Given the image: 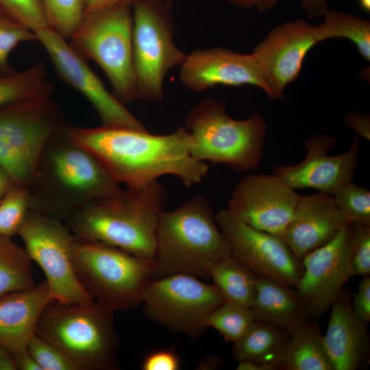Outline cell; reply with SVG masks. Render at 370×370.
Wrapping results in <instances>:
<instances>
[{
	"label": "cell",
	"instance_id": "1",
	"mask_svg": "<svg viewBox=\"0 0 370 370\" xmlns=\"http://www.w3.org/2000/svg\"><path fill=\"white\" fill-rule=\"evenodd\" d=\"M67 131L78 145L95 156L114 180L134 188L172 175L186 186L200 183L208 166L190 154L192 138L188 130L155 135L147 130L125 126L96 127L69 125Z\"/></svg>",
	"mask_w": 370,
	"mask_h": 370
},
{
	"label": "cell",
	"instance_id": "2",
	"mask_svg": "<svg viewBox=\"0 0 370 370\" xmlns=\"http://www.w3.org/2000/svg\"><path fill=\"white\" fill-rule=\"evenodd\" d=\"M68 125L48 141L26 187L29 210L64 221L120 188L101 162L71 138Z\"/></svg>",
	"mask_w": 370,
	"mask_h": 370
},
{
	"label": "cell",
	"instance_id": "3",
	"mask_svg": "<svg viewBox=\"0 0 370 370\" xmlns=\"http://www.w3.org/2000/svg\"><path fill=\"white\" fill-rule=\"evenodd\" d=\"M166 201L165 188L155 180L139 187L119 188L90 201L65 222L77 238L153 259L158 221Z\"/></svg>",
	"mask_w": 370,
	"mask_h": 370
},
{
	"label": "cell",
	"instance_id": "4",
	"mask_svg": "<svg viewBox=\"0 0 370 370\" xmlns=\"http://www.w3.org/2000/svg\"><path fill=\"white\" fill-rule=\"evenodd\" d=\"M231 256L229 243L205 197L195 196L177 208L160 213L153 279L177 273L209 279L211 267Z\"/></svg>",
	"mask_w": 370,
	"mask_h": 370
},
{
	"label": "cell",
	"instance_id": "5",
	"mask_svg": "<svg viewBox=\"0 0 370 370\" xmlns=\"http://www.w3.org/2000/svg\"><path fill=\"white\" fill-rule=\"evenodd\" d=\"M113 312L96 300L52 301L40 317L36 334L58 347L77 370L117 369L119 341Z\"/></svg>",
	"mask_w": 370,
	"mask_h": 370
},
{
	"label": "cell",
	"instance_id": "6",
	"mask_svg": "<svg viewBox=\"0 0 370 370\" xmlns=\"http://www.w3.org/2000/svg\"><path fill=\"white\" fill-rule=\"evenodd\" d=\"M185 123L195 160L226 164L239 172L258 169L268 130L260 114L253 112L237 120L227 114L223 102L209 98L190 110Z\"/></svg>",
	"mask_w": 370,
	"mask_h": 370
},
{
	"label": "cell",
	"instance_id": "7",
	"mask_svg": "<svg viewBox=\"0 0 370 370\" xmlns=\"http://www.w3.org/2000/svg\"><path fill=\"white\" fill-rule=\"evenodd\" d=\"M73 262L77 278L95 299L114 312L142 304L153 279V259L142 258L103 243L76 237Z\"/></svg>",
	"mask_w": 370,
	"mask_h": 370
},
{
	"label": "cell",
	"instance_id": "8",
	"mask_svg": "<svg viewBox=\"0 0 370 370\" xmlns=\"http://www.w3.org/2000/svg\"><path fill=\"white\" fill-rule=\"evenodd\" d=\"M132 2L86 13L71 35V46L95 61L123 104L138 99L132 56Z\"/></svg>",
	"mask_w": 370,
	"mask_h": 370
},
{
	"label": "cell",
	"instance_id": "9",
	"mask_svg": "<svg viewBox=\"0 0 370 370\" xmlns=\"http://www.w3.org/2000/svg\"><path fill=\"white\" fill-rule=\"evenodd\" d=\"M132 56L138 99L162 101L168 72L187 53L174 42V21L166 0H133Z\"/></svg>",
	"mask_w": 370,
	"mask_h": 370
},
{
	"label": "cell",
	"instance_id": "10",
	"mask_svg": "<svg viewBox=\"0 0 370 370\" xmlns=\"http://www.w3.org/2000/svg\"><path fill=\"white\" fill-rule=\"evenodd\" d=\"M67 125L51 97L0 108V166L15 184L28 186L45 145Z\"/></svg>",
	"mask_w": 370,
	"mask_h": 370
},
{
	"label": "cell",
	"instance_id": "11",
	"mask_svg": "<svg viewBox=\"0 0 370 370\" xmlns=\"http://www.w3.org/2000/svg\"><path fill=\"white\" fill-rule=\"evenodd\" d=\"M62 221L29 210L18 235L32 261L43 271L53 301L92 302L95 298L79 281L73 266L76 236Z\"/></svg>",
	"mask_w": 370,
	"mask_h": 370
},
{
	"label": "cell",
	"instance_id": "12",
	"mask_svg": "<svg viewBox=\"0 0 370 370\" xmlns=\"http://www.w3.org/2000/svg\"><path fill=\"white\" fill-rule=\"evenodd\" d=\"M224 301L213 284L192 275L177 273L153 279L142 304L147 319L193 339L207 329L206 318Z\"/></svg>",
	"mask_w": 370,
	"mask_h": 370
},
{
	"label": "cell",
	"instance_id": "13",
	"mask_svg": "<svg viewBox=\"0 0 370 370\" xmlns=\"http://www.w3.org/2000/svg\"><path fill=\"white\" fill-rule=\"evenodd\" d=\"M353 231L354 223H346L331 241L301 260L303 271L294 288L310 319H317L330 308L344 285L354 276Z\"/></svg>",
	"mask_w": 370,
	"mask_h": 370
},
{
	"label": "cell",
	"instance_id": "14",
	"mask_svg": "<svg viewBox=\"0 0 370 370\" xmlns=\"http://www.w3.org/2000/svg\"><path fill=\"white\" fill-rule=\"evenodd\" d=\"M216 220L234 258L259 277L296 286L303 271L302 262L280 236L247 225L227 209L219 210Z\"/></svg>",
	"mask_w": 370,
	"mask_h": 370
},
{
	"label": "cell",
	"instance_id": "15",
	"mask_svg": "<svg viewBox=\"0 0 370 370\" xmlns=\"http://www.w3.org/2000/svg\"><path fill=\"white\" fill-rule=\"evenodd\" d=\"M59 77L80 92L92 106L102 125L147 130L145 126L110 92L97 75L66 39L47 27L35 32Z\"/></svg>",
	"mask_w": 370,
	"mask_h": 370
},
{
	"label": "cell",
	"instance_id": "16",
	"mask_svg": "<svg viewBox=\"0 0 370 370\" xmlns=\"http://www.w3.org/2000/svg\"><path fill=\"white\" fill-rule=\"evenodd\" d=\"M299 196L274 173H250L236 184L226 209L247 225L281 237Z\"/></svg>",
	"mask_w": 370,
	"mask_h": 370
},
{
	"label": "cell",
	"instance_id": "17",
	"mask_svg": "<svg viewBox=\"0 0 370 370\" xmlns=\"http://www.w3.org/2000/svg\"><path fill=\"white\" fill-rule=\"evenodd\" d=\"M321 40L317 25L303 19L274 27L254 49L270 89L271 100L282 99L286 88L301 73L308 53Z\"/></svg>",
	"mask_w": 370,
	"mask_h": 370
},
{
	"label": "cell",
	"instance_id": "18",
	"mask_svg": "<svg viewBox=\"0 0 370 370\" xmlns=\"http://www.w3.org/2000/svg\"><path fill=\"white\" fill-rule=\"evenodd\" d=\"M336 137L312 135L305 141L306 156L301 162L275 165L273 173L294 190L312 188L334 195L352 182L360 152L359 137L356 136L349 149L341 154L328 152L337 144Z\"/></svg>",
	"mask_w": 370,
	"mask_h": 370
},
{
	"label": "cell",
	"instance_id": "19",
	"mask_svg": "<svg viewBox=\"0 0 370 370\" xmlns=\"http://www.w3.org/2000/svg\"><path fill=\"white\" fill-rule=\"evenodd\" d=\"M180 80L188 90L204 92L216 86L250 85L271 92L260 66L251 53L244 54L224 47L197 49L180 66Z\"/></svg>",
	"mask_w": 370,
	"mask_h": 370
},
{
	"label": "cell",
	"instance_id": "20",
	"mask_svg": "<svg viewBox=\"0 0 370 370\" xmlns=\"http://www.w3.org/2000/svg\"><path fill=\"white\" fill-rule=\"evenodd\" d=\"M347 222L334 196L319 192L301 195L281 238L300 260L331 241Z\"/></svg>",
	"mask_w": 370,
	"mask_h": 370
},
{
	"label": "cell",
	"instance_id": "21",
	"mask_svg": "<svg viewBox=\"0 0 370 370\" xmlns=\"http://www.w3.org/2000/svg\"><path fill=\"white\" fill-rule=\"evenodd\" d=\"M330 308L323 338L334 370L358 369L369 362L367 324L354 314L347 290H342Z\"/></svg>",
	"mask_w": 370,
	"mask_h": 370
},
{
	"label": "cell",
	"instance_id": "22",
	"mask_svg": "<svg viewBox=\"0 0 370 370\" xmlns=\"http://www.w3.org/2000/svg\"><path fill=\"white\" fill-rule=\"evenodd\" d=\"M53 301L46 281L0 298V346L10 353L27 346L45 308Z\"/></svg>",
	"mask_w": 370,
	"mask_h": 370
},
{
	"label": "cell",
	"instance_id": "23",
	"mask_svg": "<svg viewBox=\"0 0 370 370\" xmlns=\"http://www.w3.org/2000/svg\"><path fill=\"white\" fill-rule=\"evenodd\" d=\"M250 309L256 321L275 325L290 334L310 319L295 288L266 278H258Z\"/></svg>",
	"mask_w": 370,
	"mask_h": 370
},
{
	"label": "cell",
	"instance_id": "24",
	"mask_svg": "<svg viewBox=\"0 0 370 370\" xmlns=\"http://www.w3.org/2000/svg\"><path fill=\"white\" fill-rule=\"evenodd\" d=\"M291 334L275 325L255 321L251 328L234 343L232 357L237 361H251L280 369Z\"/></svg>",
	"mask_w": 370,
	"mask_h": 370
},
{
	"label": "cell",
	"instance_id": "25",
	"mask_svg": "<svg viewBox=\"0 0 370 370\" xmlns=\"http://www.w3.org/2000/svg\"><path fill=\"white\" fill-rule=\"evenodd\" d=\"M310 319L291 334L280 369L334 370L318 324Z\"/></svg>",
	"mask_w": 370,
	"mask_h": 370
},
{
	"label": "cell",
	"instance_id": "26",
	"mask_svg": "<svg viewBox=\"0 0 370 370\" xmlns=\"http://www.w3.org/2000/svg\"><path fill=\"white\" fill-rule=\"evenodd\" d=\"M259 276L232 256L215 263L209 272V279L225 301L250 308Z\"/></svg>",
	"mask_w": 370,
	"mask_h": 370
},
{
	"label": "cell",
	"instance_id": "27",
	"mask_svg": "<svg viewBox=\"0 0 370 370\" xmlns=\"http://www.w3.org/2000/svg\"><path fill=\"white\" fill-rule=\"evenodd\" d=\"M42 61L18 73L0 75V108L28 100L51 97L53 84Z\"/></svg>",
	"mask_w": 370,
	"mask_h": 370
},
{
	"label": "cell",
	"instance_id": "28",
	"mask_svg": "<svg viewBox=\"0 0 370 370\" xmlns=\"http://www.w3.org/2000/svg\"><path fill=\"white\" fill-rule=\"evenodd\" d=\"M32 260L25 248L0 236V298L34 287Z\"/></svg>",
	"mask_w": 370,
	"mask_h": 370
},
{
	"label": "cell",
	"instance_id": "29",
	"mask_svg": "<svg viewBox=\"0 0 370 370\" xmlns=\"http://www.w3.org/2000/svg\"><path fill=\"white\" fill-rule=\"evenodd\" d=\"M321 23L317 25L321 42L333 38L352 41L361 57L370 61V21L349 12L328 10Z\"/></svg>",
	"mask_w": 370,
	"mask_h": 370
},
{
	"label": "cell",
	"instance_id": "30",
	"mask_svg": "<svg viewBox=\"0 0 370 370\" xmlns=\"http://www.w3.org/2000/svg\"><path fill=\"white\" fill-rule=\"evenodd\" d=\"M255 321L250 308L225 301L209 314L206 326L215 329L225 341L234 343L247 332Z\"/></svg>",
	"mask_w": 370,
	"mask_h": 370
},
{
	"label": "cell",
	"instance_id": "31",
	"mask_svg": "<svg viewBox=\"0 0 370 370\" xmlns=\"http://www.w3.org/2000/svg\"><path fill=\"white\" fill-rule=\"evenodd\" d=\"M49 27L70 38L85 14L84 0H40Z\"/></svg>",
	"mask_w": 370,
	"mask_h": 370
},
{
	"label": "cell",
	"instance_id": "32",
	"mask_svg": "<svg viewBox=\"0 0 370 370\" xmlns=\"http://www.w3.org/2000/svg\"><path fill=\"white\" fill-rule=\"evenodd\" d=\"M29 210L26 187L14 184L0 201V236L18 234Z\"/></svg>",
	"mask_w": 370,
	"mask_h": 370
},
{
	"label": "cell",
	"instance_id": "33",
	"mask_svg": "<svg viewBox=\"0 0 370 370\" xmlns=\"http://www.w3.org/2000/svg\"><path fill=\"white\" fill-rule=\"evenodd\" d=\"M348 221L370 225V190L350 182L333 195Z\"/></svg>",
	"mask_w": 370,
	"mask_h": 370
},
{
	"label": "cell",
	"instance_id": "34",
	"mask_svg": "<svg viewBox=\"0 0 370 370\" xmlns=\"http://www.w3.org/2000/svg\"><path fill=\"white\" fill-rule=\"evenodd\" d=\"M32 41H37L35 32L0 12V75L15 72L9 64L11 52L18 45Z\"/></svg>",
	"mask_w": 370,
	"mask_h": 370
},
{
	"label": "cell",
	"instance_id": "35",
	"mask_svg": "<svg viewBox=\"0 0 370 370\" xmlns=\"http://www.w3.org/2000/svg\"><path fill=\"white\" fill-rule=\"evenodd\" d=\"M0 12L34 32L49 27L40 0H0Z\"/></svg>",
	"mask_w": 370,
	"mask_h": 370
},
{
	"label": "cell",
	"instance_id": "36",
	"mask_svg": "<svg viewBox=\"0 0 370 370\" xmlns=\"http://www.w3.org/2000/svg\"><path fill=\"white\" fill-rule=\"evenodd\" d=\"M27 347L41 370H77L58 347L37 334L32 337Z\"/></svg>",
	"mask_w": 370,
	"mask_h": 370
},
{
	"label": "cell",
	"instance_id": "37",
	"mask_svg": "<svg viewBox=\"0 0 370 370\" xmlns=\"http://www.w3.org/2000/svg\"><path fill=\"white\" fill-rule=\"evenodd\" d=\"M353 275H370V225L354 223L352 244Z\"/></svg>",
	"mask_w": 370,
	"mask_h": 370
},
{
	"label": "cell",
	"instance_id": "38",
	"mask_svg": "<svg viewBox=\"0 0 370 370\" xmlns=\"http://www.w3.org/2000/svg\"><path fill=\"white\" fill-rule=\"evenodd\" d=\"M180 368V358L171 349L152 352L145 357L141 365L143 370H177Z\"/></svg>",
	"mask_w": 370,
	"mask_h": 370
},
{
	"label": "cell",
	"instance_id": "39",
	"mask_svg": "<svg viewBox=\"0 0 370 370\" xmlns=\"http://www.w3.org/2000/svg\"><path fill=\"white\" fill-rule=\"evenodd\" d=\"M352 307L354 314L368 324L370 321V278L362 277L354 295Z\"/></svg>",
	"mask_w": 370,
	"mask_h": 370
},
{
	"label": "cell",
	"instance_id": "40",
	"mask_svg": "<svg viewBox=\"0 0 370 370\" xmlns=\"http://www.w3.org/2000/svg\"><path fill=\"white\" fill-rule=\"evenodd\" d=\"M345 123L358 136L370 140L369 116L358 112H351L346 115Z\"/></svg>",
	"mask_w": 370,
	"mask_h": 370
},
{
	"label": "cell",
	"instance_id": "41",
	"mask_svg": "<svg viewBox=\"0 0 370 370\" xmlns=\"http://www.w3.org/2000/svg\"><path fill=\"white\" fill-rule=\"evenodd\" d=\"M12 356L17 370H41L27 347L14 352Z\"/></svg>",
	"mask_w": 370,
	"mask_h": 370
},
{
	"label": "cell",
	"instance_id": "42",
	"mask_svg": "<svg viewBox=\"0 0 370 370\" xmlns=\"http://www.w3.org/2000/svg\"><path fill=\"white\" fill-rule=\"evenodd\" d=\"M302 10L310 18H317L324 15L329 9L326 0H300Z\"/></svg>",
	"mask_w": 370,
	"mask_h": 370
},
{
	"label": "cell",
	"instance_id": "43",
	"mask_svg": "<svg viewBox=\"0 0 370 370\" xmlns=\"http://www.w3.org/2000/svg\"><path fill=\"white\" fill-rule=\"evenodd\" d=\"M132 1L133 0H84L85 14L97 11L118 3L123 2H132Z\"/></svg>",
	"mask_w": 370,
	"mask_h": 370
},
{
	"label": "cell",
	"instance_id": "44",
	"mask_svg": "<svg viewBox=\"0 0 370 370\" xmlns=\"http://www.w3.org/2000/svg\"><path fill=\"white\" fill-rule=\"evenodd\" d=\"M0 370H17L12 354L0 346Z\"/></svg>",
	"mask_w": 370,
	"mask_h": 370
},
{
	"label": "cell",
	"instance_id": "45",
	"mask_svg": "<svg viewBox=\"0 0 370 370\" xmlns=\"http://www.w3.org/2000/svg\"><path fill=\"white\" fill-rule=\"evenodd\" d=\"M14 184L10 175L0 166V201Z\"/></svg>",
	"mask_w": 370,
	"mask_h": 370
},
{
	"label": "cell",
	"instance_id": "46",
	"mask_svg": "<svg viewBox=\"0 0 370 370\" xmlns=\"http://www.w3.org/2000/svg\"><path fill=\"white\" fill-rule=\"evenodd\" d=\"M222 360L217 356H207L199 365L200 369H216L219 368Z\"/></svg>",
	"mask_w": 370,
	"mask_h": 370
},
{
	"label": "cell",
	"instance_id": "47",
	"mask_svg": "<svg viewBox=\"0 0 370 370\" xmlns=\"http://www.w3.org/2000/svg\"><path fill=\"white\" fill-rule=\"evenodd\" d=\"M237 370H272L271 367L260 363L251 361H239L236 367Z\"/></svg>",
	"mask_w": 370,
	"mask_h": 370
},
{
	"label": "cell",
	"instance_id": "48",
	"mask_svg": "<svg viewBox=\"0 0 370 370\" xmlns=\"http://www.w3.org/2000/svg\"><path fill=\"white\" fill-rule=\"evenodd\" d=\"M281 0H253V8L260 12H267L273 8Z\"/></svg>",
	"mask_w": 370,
	"mask_h": 370
},
{
	"label": "cell",
	"instance_id": "49",
	"mask_svg": "<svg viewBox=\"0 0 370 370\" xmlns=\"http://www.w3.org/2000/svg\"><path fill=\"white\" fill-rule=\"evenodd\" d=\"M228 3L243 10L253 8V0H224Z\"/></svg>",
	"mask_w": 370,
	"mask_h": 370
},
{
	"label": "cell",
	"instance_id": "50",
	"mask_svg": "<svg viewBox=\"0 0 370 370\" xmlns=\"http://www.w3.org/2000/svg\"><path fill=\"white\" fill-rule=\"evenodd\" d=\"M360 8L367 13L370 12V0H357Z\"/></svg>",
	"mask_w": 370,
	"mask_h": 370
},
{
	"label": "cell",
	"instance_id": "51",
	"mask_svg": "<svg viewBox=\"0 0 370 370\" xmlns=\"http://www.w3.org/2000/svg\"><path fill=\"white\" fill-rule=\"evenodd\" d=\"M166 2L171 5L172 6L173 2H174V0H166Z\"/></svg>",
	"mask_w": 370,
	"mask_h": 370
}]
</instances>
